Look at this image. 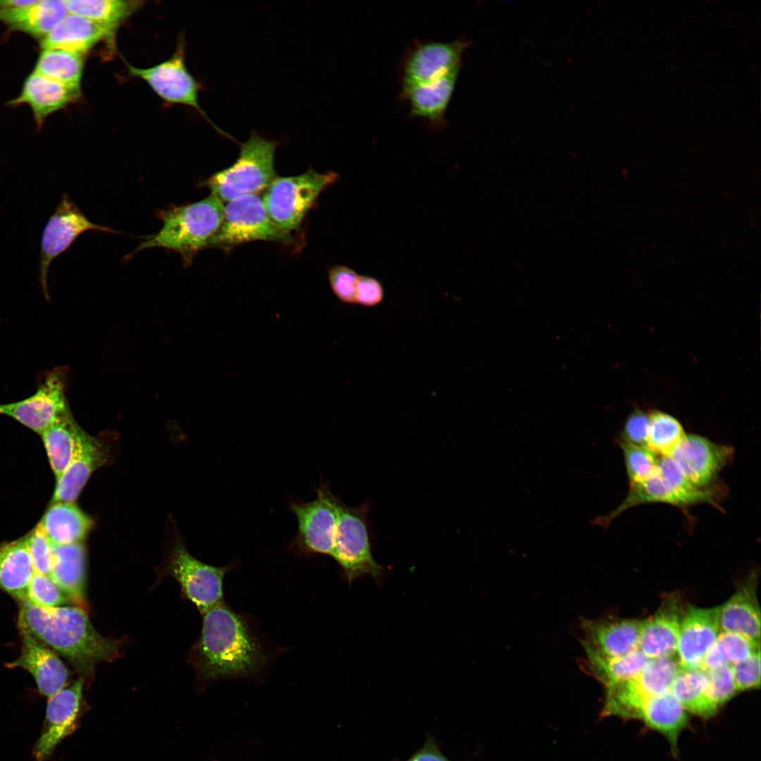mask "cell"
I'll return each instance as SVG.
<instances>
[{
  "instance_id": "e0dca14e",
  "label": "cell",
  "mask_w": 761,
  "mask_h": 761,
  "mask_svg": "<svg viewBox=\"0 0 761 761\" xmlns=\"http://www.w3.org/2000/svg\"><path fill=\"white\" fill-rule=\"evenodd\" d=\"M730 446L714 443L702 436L686 435L671 454L690 481L699 488L712 485L717 474L732 459Z\"/></svg>"
},
{
  "instance_id": "f6af8a7d",
  "label": "cell",
  "mask_w": 761,
  "mask_h": 761,
  "mask_svg": "<svg viewBox=\"0 0 761 761\" xmlns=\"http://www.w3.org/2000/svg\"><path fill=\"white\" fill-rule=\"evenodd\" d=\"M649 415L636 410L626 421L619 442L648 447Z\"/></svg>"
},
{
  "instance_id": "7a4b0ae2",
  "label": "cell",
  "mask_w": 761,
  "mask_h": 761,
  "mask_svg": "<svg viewBox=\"0 0 761 761\" xmlns=\"http://www.w3.org/2000/svg\"><path fill=\"white\" fill-rule=\"evenodd\" d=\"M20 604L19 629L63 656L82 678L89 676L99 663L118 657L120 643L99 633L83 608Z\"/></svg>"
},
{
  "instance_id": "484cf974",
  "label": "cell",
  "mask_w": 761,
  "mask_h": 761,
  "mask_svg": "<svg viewBox=\"0 0 761 761\" xmlns=\"http://www.w3.org/2000/svg\"><path fill=\"white\" fill-rule=\"evenodd\" d=\"M49 576L68 599L84 607L86 552L83 544L52 545Z\"/></svg>"
},
{
  "instance_id": "4fadbf2b",
  "label": "cell",
  "mask_w": 761,
  "mask_h": 761,
  "mask_svg": "<svg viewBox=\"0 0 761 761\" xmlns=\"http://www.w3.org/2000/svg\"><path fill=\"white\" fill-rule=\"evenodd\" d=\"M65 378L63 369L52 370L33 395L20 401L0 404V414L41 434L70 412L65 392Z\"/></svg>"
},
{
  "instance_id": "74e56055",
  "label": "cell",
  "mask_w": 761,
  "mask_h": 761,
  "mask_svg": "<svg viewBox=\"0 0 761 761\" xmlns=\"http://www.w3.org/2000/svg\"><path fill=\"white\" fill-rule=\"evenodd\" d=\"M648 447L655 454L670 457L686 435L679 421L660 411L649 414Z\"/></svg>"
},
{
  "instance_id": "1f68e13d",
  "label": "cell",
  "mask_w": 761,
  "mask_h": 761,
  "mask_svg": "<svg viewBox=\"0 0 761 761\" xmlns=\"http://www.w3.org/2000/svg\"><path fill=\"white\" fill-rule=\"evenodd\" d=\"M583 650L582 669L602 683L605 689L633 678L650 660L639 649L617 657H605L588 649Z\"/></svg>"
},
{
  "instance_id": "ba28073f",
  "label": "cell",
  "mask_w": 761,
  "mask_h": 761,
  "mask_svg": "<svg viewBox=\"0 0 761 761\" xmlns=\"http://www.w3.org/2000/svg\"><path fill=\"white\" fill-rule=\"evenodd\" d=\"M681 668L674 655L650 659L636 676L606 688L602 716L633 718L644 700L670 691Z\"/></svg>"
},
{
  "instance_id": "7402d4cb",
  "label": "cell",
  "mask_w": 761,
  "mask_h": 761,
  "mask_svg": "<svg viewBox=\"0 0 761 761\" xmlns=\"http://www.w3.org/2000/svg\"><path fill=\"white\" fill-rule=\"evenodd\" d=\"M664 502L677 506H686L707 502L717 507L711 499L701 495L689 494L673 486L657 471L648 479L630 485V490L621 504L608 514L599 516L592 522L604 528L624 510L639 504Z\"/></svg>"
},
{
  "instance_id": "277c9868",
  "label": "cell",
  "mask_w": 761,
  "mask_h": 761,
  "mask_svg": "<svg viewBox=\"0 0 761 761\" xmlns=\"http://www.w3.org/2000/svg\"><path fill=\"white\" fill-rule=\"evenodd\" d=\"M278 142L252 132L241 144L236 161L204 181L211 194L223 202L246 194H257L276 178L274 154Z\"/></svg>"
},
{
  "instance_id": "2e32d148",
  "label": "cell",
  "mask_w": 761,
  "mask_h": 761,
  "mask_svg": "<svg viewBox=\"0 0 761 761\" xmlns=\"http://www.w3.org/2000/svg\"><path fill=\"white\" fill-rule=\"evenodd\" d=\"M720 631L719 607H687L681 617L676 650L681 667L700 669Z\"/></svg>"
},
{
  "instance_id": "5bb4252c",
  "label": "cell",
  "mask_w": 761,
  "mask_h": 761,
  "mask_svg": "<svg viewBox=\"0 0 761 761\" xmlns=\"http://www.w3.org/2000/svg\"><path fill=\"white\" fill-rule=\"evenodd\" d=\"M84 678L49 698L45 719L33 748L35 761H46L56 747L75 731L83 712Z\"/></svg>"
},
{
  "instance_id": "5b68a950",
  "label": "cell",
  "mask_w": 761,
  "mask_h": 761,
  "mask_svg": "<svg viewBox=\"0 0 761 761\" xmlns=\"http://www.w3.org/2000/svg\"><path fill=\"white\" fill-rule=\"evenodd\" d=\"M338 178L334 171L320 173L312 168L296 176L276 177L262 198L265 209L282 230H296L318 195Z\"/></svg>"
},
{
  "instance_id": "d4e9b609",
  "label": "cell",
  "mask_w": 761,
  "mask_h": 761,
  "mask_svg": "<svg viewBox=\"0 0 761 761\" xmlns=\"http://www.w3.org/2000/svg\"><path fill=\"white\" fill-rule=\"evenodd\" d=\"M459 71V69L433 81L404 89L403 95L409 104L410 115L433 125L443 124Z\"/></svg>"
},
{
  "instance_id": "4dcf8cb0",
  "label": "cell",
  "mask_w": 761,
  "mask_h": 761,
  "mask_svg": "<svg viewBox=\"0 0 761 761\" xmlns=\"http://www.w3.org/2000/svg\"><path fill=\"white\" fill-rule=\"evenodd\" d=\"M68 13L63 0H36L31 5L0 13V21L43 39Z\"/></svg>"
},
{
  "instance_id": "60d3db41",
  "label": "cell",
  "mask_w": 761,
  "mask_h": 761,
  "mask_svg": "<svg viewBox=\"0 0 761 761\" xmlns=\"http://www.w3.org/2000/svg\"><path fill=\"white\" fill-rule=\"evenodd\" d=\"M26 601L39 607H54L66 602L67 598L49 576L34 573Z\"/></svg>"
},
{
  "instance_id": "83f0119b",
  "label": "cell",
  "mask_w": 761,
  "mask_h": 761,
  "mask_svg": "<svg viewBox=\"0 0 761 761\" xmlns=\"http://www.w3.org/2000/svg\"><path fill=\"white\" fill-rule=\"evenodd\" d=\"M39 523L52 545L82 543L94 524L74 502L51 503Z\"/></svg>"
},
{
  "instance_id": "c3c4849f",
  "label": "cell",
  "mask_w": 761,
  "mask_h": 761,
  "mask_svg": "<svg viewBox=\"0 0 761 761\" xmlns=\"http://www.w3.org/2000/svg\"><path fill=\"white\" fill-rule=\"evenodd\" d=\"M35 1L36 0H0V13L7 11L13 8L31 5L35 3Z\"/></svg>"
},
{
  "instance_id": "8d00e7d4",
  "label": "cell",
  "mask_w": 761,
  "mask_h": 761,
  "mask_svg": "<svg viewBox=\"0 0 761 761\" xmlns=\"http://www.w3.org/2000/svg\"><path fill=\"white\" fill-rule=\"evenodd\" d=\"M760 648L757 643L738 633L720 631L703 658L700 669L706 672L741 662Z\"/></svg>"
},
{
  "instance_id": "4316f807",
  "label": "cell",
  "mask_w": 761,
  "mask_h": 761,
  "mask_svg": "<svg viewBox=\"0 0 761 761\" xmlns=\"http://www.w3.org/2000/svg\"><path fill=\"white\" fill-rule=\"evenodd\" d=\"M719 614L722 631L738 633L760 643V610L755 584L739 588L719 607Z\"/></svg>"
},
{
  "instance_id": "f546056e",
  "label": "cell",
  "mask_w": 761,
  "mask_h": 761,
  "mask_svg": "<svg viewBox=\"0 0 761 761\" xmlns=\"http://www.w3.org/2000/svg\"><path fill=\"white\" fill-rule=\"evenodd\" d=\"M35 571L28 551L27 536L0 543V590L20 602Z\"/></svg>"
},
{
  "instance_id": "44dd1931",
  "label": "cell",
  "mask_w": 761,
  "mask_h": 761,
  "mask_svg": "<svg viewBox=\"0 0 761 761\" xmlns=\"http://www.w3.org/2000/svg\"><path fill=\"white\" fill-rule=\"evenodd\" d=\"M683 613L679 598L671 597L641 621L638 649L648 658L674 655Z\"/></svg>"
},
{
  "instance_id": "d6986e66",
  "label": "cell",
  "mask_w": 761,
  "mask_h": 761,
  "mask_svg": "<svg viewBox=\"0 0 761 761\" xmlns=\"http://www.w3.org/2000/svg\"><path fill=\"white\" fill-rule=\"evenodd\" d=\"M108 453L99 440L78 426L74 455L67 469L56 480L51 503L75 502L92 474L107 462Z\"/></svg>"
},
{
  "instance_id": "e575fe53",
  "label": "cell",
  "mask_w": 761,
  "mask_h": 761,
  "mask_svg": "<svg viewBox=\"0 0 761 761\" xmlns=\"http://www.w3.org/2000/svg\"><path fill=\"white\" fill-rule=\"evenodd\" d=\"M85 55L61 49L42 51L34 73L66 85L80 89Z\"/></svg>"
},
{
  "instance_id": "d590c367",
  "label": "cell",
  "mask_w": 761,
  "mask_h": 761,
  "mask_svg": "<svg viewBox=\"0 0 761 761\" xmlns=\"http://www.w3.org/2000/svg\"><path fill=\"white\" fill-rule=\"evenodd\" d=\"M707 678L700 669L680 671L673 681L670 693L686 712L703 718L714 715L706 697Z\"/></svg>"
},
{
  "instance_id": "7dc6e473",
  "label": "cell",
  "mask_w": 761,
  "mask_h": 761,
  "mask_svg": "<svg viewBox=\"0 0 761 761\" xmlns=\"http://www.w3.org/2000/svg\"><path fill=\"white\" fill-rule=\"evenodd\" d=\"M406 761H452L440 751L435 738L427 735L423 746Z\"/></svg>"
},
{
  "instance_id": "52a82bcc",
  "label": "cell",
  "mask_w": 761,
  "mask_h": 761,
  "mask_svg": "<svg viewBox=\"0 0 761 761\" xmlns=\"http://www.w3.org/2000/svg\"><path fill=\"white\" fill-rule=\"evenodd\" d=\"M368 507H352L341 501L335 536L333 557L342 567L349 583L369 575L379 581L383 567L374 559L367 528Z\"/></svg>"
},
{
  "instance_id": "b9f144b4",
  "label": "cell",
  "mask_w": 761,
  "mask_h": 761,
  "mask_svg": "<svg viewBox=\"0 0 761 761\" xmlns=\"http://www.w3.org/2000/svg\"><path fill=\"white\" fill-rule=\"evenodd\" d=\"M26 536L35 573L49 576L52 560V545L40 523Z\"/></svg>"
},
{
  "instance_id": "bcb514c9",
  "label": "cell",
  "mask_w": 761,
  "mask_h": 761,
  "mask_svg": "<svg viewBox=\"0 0 761 761\" xmlns=\"http://www.w3.org/2000/svg\"><path fill=\"white\" fill-rule=\"evenodd\" d=\"M384 290L376 278L359 275L355 291V304L364 307H375L382 302Z\"/></svg>"
},
{
  "instance_id": "8fae6325",
  "label": "cell",
  "mask_w": 761,
  "mask_h": 761,
  "mask_svg": "<svg viewBox=\"0 0 761 761\" xmlns=\"http://www.w3.org/2000/svg\"><path fill=\"white\" fill-rule=\"evenodd\" d=\"M185 58V44L181 41L173 55L162 63L145 68L128 63L126 66L129 74L145 81L163 100L194 108L217 132L232 139L230 135L214 124L202 109L198 100L201 85L187 70Z\"/></svg>"
},
{
  "instance_id": "f35d334b",
  "label": "cell",
  "mask_w": 761,
  "mask_h": 761,
  "mask_svg": "<svg viewBox=\"0 0 761 761\" xmlns=\"http://www.w3.org/2000/svg\"><path fill=\"white\" fill-rule=\"evenodd\" d=\"M619 445L624 452L630 485L644 481L657 471L660 459L648 447L622 442Z\"/></svg>"
},
{
  "instance_id": "3957f363",
  "label": "cell",
  "mask_w": 761,
  "mask_h": 761,
  "mask_svg": "<svg viewBox=\"0 0 761 761\" xmlns=\"http://www.w3.org/2000/svg\"><path fill=\"white\" fill-rule=\"evenodd\" d=\"M223 202L213 194L200 201L161 210V228L145 237L129 256L145 249L161 247L178 253L190 265L202 249L209 247L223 218Z\"/></svg>"
},
{
  "instance_id": "9c48e42d",
  "label": "cell",
  "mask_w": 761,
  "mask_h": 761,
  "mask_svg": "<svg viewBox=\"0 0 761 761\" xmlns=\"http://www.w3.org/2000/svg\"><path fill=\"white\" fill-rule=\"evenodd\" d=\"M340 502L328 485L323 484L314 500L290 504L298 521L297 533L290 545L295 552L332 555Z\"/></svg>"
},
{
  "instance_id": "7bdbcfd3",
  "label": "cell",
  "mask_w": 761,
  "mask_h": 761,
  "mask_svg": "<svg viewBox=\"0 0 761 761\" xmlns=\"http://www.w3.org/2000/svg\"><path fill=\"white\" fill-rule=\"evenodd\" d=\"M358 277L355 271L345 266L336 265L328 269L331 289L338 299L345 304H355Z\"/></svg>"
},
{
  "instance_id": "cb8c5ba5",
  "label": "cell",
  "mask_w": 761,
  "mask_h": 761,
  "mask_svg": "<svg viewBox=\"0 0 761 761\" xmlns=\"http://www.w3.org/2000/svg\"><path fill=\"white\" fill-rule=\"evenodd\" d=\"M80 93V89L32 73L25 80L20 94L9 104H28L39 128L49 115L77 99Z\"/></svg>"
},
{
  "instance_id": "ac0fdd59",
  "label": "cell",
  "mask_w": 761,
  "mask_h": 761,
  "mask_svg": "<svg viewBox=\"0 0 761 761\" xmlns=\"http://www.w3.org/2000/svg\"><path fill=\"white\" fill-rule=\"evenodd\" d=\"M20 655L6 666L22 668L34 678L40 693L48 698L67 686L70 673L55 652L25 629H20Z\"/></svg>"
},
{
  "instance_id": "9a60e30c",
  "label": "cell",
  "mask_w": 761,
  "mask_h": 761,
  "mask_svg": "<svg viewBox=\"0 0 761 761\" xmlns=\"http://www.w3.org/2000/svg\"><path fill=\"white\" fill-rule=\"evenodd\" d=\"M468 47L464 40L421 42L407 53L401 68L403 90L437 80L460 68Z\"/></svg>"
},
{
  "instance_id": "6da1fadb",
  "label": "cell",
  "mask_w": 761,
  "mask_h": 761,
  "mask_svg": "<svg viewBox=\"0 0 761 761\" xmlns=\"http://www.w3.org/2000/svg\"><path fill=\"white\" fill-rule=\"evenodd\" d=\"M190 660L204 681L248 677L262 671L268 657L247 619L225 602L203 614Z\"/></svg>"
},
{
  "instance_id": "f1b7e54d",
  "label": "cell",
  "mask_w": 761,
  "mask_h": 761,
  "mask_svg": "<svg viewBox=\"0 0 761 761\" xmlns=\"http://www.w3.org/2000/svg\"><path fill=\"white\" fill-rule=\"evenodd\" d=\"M687 712L669 691L644 700L633 718L662 734L675 750L679 736L688 724Z\"/></svg>"
},
{
  "instance_id": "7c38bea8",
  "label": "cell",
  "mask_w": 761,
  "mask_h": 761,
  "mask_svg": "<svg viewBox=\"0 0 761 761\" xmlns=\"http://www.w3.org/2000/svg\"><path fill=\"white\" fill-rule=\"evenodd\" d=\"M117 233L89 221L68 194H64L45 225L41 238L39 261V281L46 299H49L47 274L52 261L67 250L75 239L87 230Z\"/></svg>"
},
{
  "instance_id": "836d02e7",
  "label": "cell",
  "mask_w": 761,
  "mask_h": 761,
  "mask_svg": "<svg viewBox=\"0 0 761 761\" xmlns=\"http://www.w3.org/2000/svg\"><path fill=\"white\" fill-rule=\"evenodd\" d=\"M68 13L82 16L116 30L142 5L140 1L65 0Z\"/></svg>"
},
{
  "instance_id": "30bf717a",
  "label": "cell",
  "mask_w": 761,
  "mask_h": 761,
  "mask_svg": "<svg viewBox=\"0 0 761 761\" xmlns=\"http://www.w3.org/2000/svg\"><path fill=\"white\" fill-rule=\"evenodd\" d=\"M231 569L230 564L215 567L202 562L178 543L171 552L165 571L178 581L182 594L203 614L225 602L223 583Z\"/></svg>"
},
{
  "instance_id": "603a6c76",
  "label": "cell",
  "mask_w": 761,
  "mask_h": 761,
  "mask_svg": "<svg viewBox=\"0 0 761 761\" xmlns=\"http://www.w3.org/2000/svg\"><path fill=\"white\" fill-rule=\"evenodd\" d=\"M114 30L80 16L68 13L42 39L44 49H61L85 55L97 44L112 38Z\"/></svg>"
},
{
  "instance_id": "ab89813d",
  "label": "cell",
  "mask_w": 761,
  "mask_h": 761,
  "mask_svg": "<svg viewBox=\"0 0 761 761\" xmlns=\"http://www.w3.org/2000/svg\"><path fill=\"white\" fill-rule=\"evenodd\" d=\"M706 697L714 714L737 692L731 665L726 664L705 672Z\"/></svg>"
},
{
  "instance_id": "ffe728a7",
  "label": "cell",
  "mask_w": 761,
  "mask_h": 761,
  "mask_svg": "<svg viewBox=\"0 0 761 761\" xmlns=\"http://www.w3.org/2000/svg\"><path fill=\"white\" fill-rule=\"evenodd\" d=\"M641 621L628 619L581 620L583 649L617 657L638 649Z\"/></svg>"
},
{
  "instance_id": "d6a6232c",
  "label": "cell",
  "mask_w": 761,
  "mask_h": 761,
  "mask_svg": "<svg viewBox=\"0 0 761 761\" xmlns=\"http://www.w3.org/2000/svg\"><path fill=\"white\" fill-rule=\"evenodd\" d=\"M78 426L70 412L40 434L56 480L74 455Z\"/></svg>"
},
{
  "instance_id": "8992f818",
  "label": "cell",
  "mask_w": 761,
  "mask_h": 761,
  "mask_svg": "<svg viewBox=\"0 0 761 761\" xmlns=\"http://www.w3.org/2000/svg\"><path fill=\"white\" fill-rule=\"evenodd\" d=\"M254 240L293 242L288 233L271 221L258 194L242 195L228 202L222 223L209 247L227 249Z\"/></svg>"
},
{
  "instance_id": "ee69618b",
  "label": "cell",
  "mask_w": 761,
  "mask_h": 761,
  "mask_svg": "<svg viewBox=\"0 0 761 761\" xmlns=\"http://www.w3.org/2000/svg\"><path fill=\"white\" fill-rule=\"evenodd\" d=\"M737 691L757 688L760 686V648L745 660L731 665Z\"/></svg>"
}]
</instances>
